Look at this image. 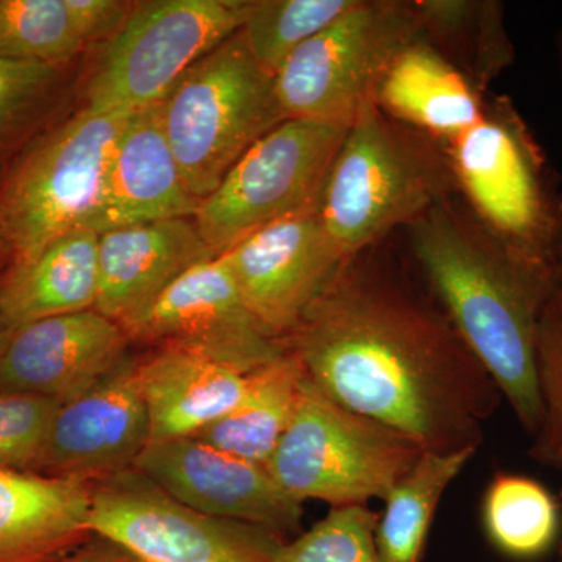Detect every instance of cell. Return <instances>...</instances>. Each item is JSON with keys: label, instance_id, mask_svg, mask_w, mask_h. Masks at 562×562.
<instances>
[{"label": "cell", "instance_id": "obj_1", "mask_svg": "<svg viewBox=\"0 0 562 562\" xmlns=\"http://www.w3.org/2000/svg\"><path fill=\"white\" fill-rule=\"evenodd\" d=\"M284 346L322 394L424 452L479 449L503 398L427 284L373 247L342 262Z\"/></svg>", "mask_w": 562, "mask_h": 562}, {"label": "cell", "instance_id": "obj_2", "mask_svg": "<svg viewBox=\"0 0 562 562\" xmlns=\"http://www.w3.org/2000/svg\"><path fill=\"white\" fill-rule=\"evenodd\" d=\"M457 198L406 227L414 261L517 420L536 436L543 417L539 322L560 279L506 250Z\"/></svg>", "mask_w": 562, "mask_h": 562}, {"label": "cell", "instance_id": "obj_3", "mask_svg": "<svg viewBox=\"0 0 562 562\" xmlns=\"http://www.w3.org/2000/svg\"><path fill=\"white\" fill-rule=\"evenodd\" d=\"M458 195L449 151L368 102L347 128L322 191L319 213L344 260Z\"/></svg>", "mask_w": 562, "mask_h": 562}, {"label": "cell", "instance_id": "obj_4", "mask_svg": "<svg viewBox=\"0 0 562 562\" xmlns=\"http://www.w3.org/2000/svg\"><path fill=\"white\" fill-rule=\"evenodd\" d=\"M162 131L199 201L284 120L276 74L255 60L241 31L191 66L158 103Z\"/></svg>", "mask_w": 562, "mask_h": 562}, {"label": "cell", "instance_id": "obj_5", "mask_svg": "<svg viewBox=\"0 0 562 562\" xmlns=\"http://www.w3.org/2000/svg\"><path fill=\"white\" fill-rule=\"evenodd\" d=\"M446 146L469 213L506 250L558 277L553 236L562 199L542 147L514 103L490 99L479 124Z\"/></svg>", "mask_w": 562, "mask_h": 562}, {"label": "cell", "instance_id": "obj_6", "mask_svg": "<svg viewBox=\"0 0 562 562\" xmlns=\"http://www.w3.org/2000/svg\"><path fill=\"white\" fill-rule=\"evenodd\" d=\"M132 113L83 109L36 140L0 188V238L13 268L90 227L114 146Z\"/></svg>", "mask_w": 562, "mask_h": 562}, {"label": "cell", "instance_id": "obj_7", "mask_svg": "<svg viewBox=\"0 0 562 562\" xmlns=\"http://www.w3.org/2000/svg\"><path fill=\"white\" fill-rule=\"evenodd\" d=\"M422 453L402 432L344 408L305 376L290 425L266 468L294 501L341 508L384 501Z\"/></svg>", "mask_w": 562, "mask_h": 562}, {"label": "cell", "instance_id": "obj_8", "mask_svg": "<svg viewBox=\"0 0 562 562\" xmlns=\"http://www.w3.org/2000/svg\"><path fill=\"white\" fill-rule=\"evenodd\" d=\"M420 40L414 0H358L276 72L284 120L349 128L384 74Z\"/></svg>", "mask_w": 562, "mask_h": 562}, {"label": "cell", "instance_id": "obj_9", "mask_svg": "<svg viewBox=\"0 0 562 562\" xmlns=\"http://www.w3.org/2000/svg\"><path fill=\"white\" fill-rule=\"evenodd\" d=\"M250 0H143L106 43L87 85L92 111L158 105L191 66L241 31Z\"/></svg>", "mask_w": 562, "mask_h": 562}, {"label": "cell", "instance_id": "obj_10", "mask_svg": "<svg viewBox=\"0 0 562 562\" xmlns=\"http://www.w3.org/2000/svg\"><path fill=\"white\" fill-rule=\"evenodd\" d=\"M347 128L286 120L244 154L194 222L216 257L273 222L317 209Z\"/></svg>", "mask_w": 562, "mask_h": 562}, {"label": "cell", "instance_id": "obj_11", "mask_svg": "<svg viewBox=\"0 0 562 562\" xmlns=\"http://www.w3.org/2000/svg\"><path fill=\"white\" fill-rule=\"evenodd\" d=\"M88 530L139 562H272L286 542L198 512L136 468L90 482Z\"/></svg>", "mask_w": 562, "mask_h": 562}, {"label": "cell", "instance_id": "obj_12", "mask_svg": "<svg viewBox=\"0 0 562 562\" xmlns=\"http://www.w3.org/2000/svg\"><path fill=\"white\" fill-rule=\"evenodd\" d=\"M124 330L131 341L194 351L244 373L286 350L249 312L222 257L181 273Z\"/></svg>", "mask_w": 562, "mask_h": 562}, {"label": "cell", "instance_id": "obj_13", "mask_svg": "<svg viewBox=\"0 0 562 562\" xmlns=\"http://www.w3.org/2000/svg\"><path fill=\"white\" fill-rule=\"evenodd\" d=\"M220 257L255 319L283 344L347 261L319 206L273 222Z\"/></svg>", "mask_w": 562, "mask_h": 562}, {"label": "cell", "instance_id": "obj_14", "mask_svg": "<svg viewBox=\"0 0 562 562\" xmlns=\"http://www.w3.org/2000/svg\"><path fill=\"white\" fill-rule=\"evenodd\" d=\"M133 468L209 516L254 525L284 541L301 535L303 503L281 490L266 465L194 436L150 441Z\"/></svg>", "mask_w": 562, "mask_h": 562}, {"label": "cell", "instance_id": "obj_15", "mask_svg": "<svg viewBox=\"0 0 562 562\" xmlns=\"http://www.w3.org/2000/svg\"><path fill=\"white\" fill-rule=\"evenodd\" d=\"M150 439L138 360L125 357L90 390L60 403L36 473L90 483L133 468Z\"/></svg>", "mask_w": 562, "mask_h": 562}, {"label": "cell", "instance_id": "obj_16", "mask_svg": "<svg viewBox=\"0 0 562 562\" xmlns=\"http://www.w3.org/2000/svg\"><path fill=\"white\" fill-rule=\"evenodd\" d=\"M128 342L124 327L98 310L22 325L0 351V391L68 402L113 371Z\"/></svg>", "mask_w": 562, "mask_h": 562}, {"label": "cell", "instance_id": "obj_17", "mask_svg": "<svg viewBox=\"0 0 562 562\" xmlns=\"http://www.w3.org/2000/svg\"><path fill=\"white\" fill-rule=\"evenodd\" d=\"M199 206L162 131L158 105L132 113L111 154L92 231L194 220Z\"/></svg>", "mask_w": 562, "mask_h": 562}, {"label": "cell", "instance_id": "obj_18", "mask_svg": "<svg viewBox=\"0 0 562 562\" xmlns=\"http://www.w3.org/2000/svg\"><path fill=\"white\" fill-rule=\"evenodd\" d=\"M213 257L194 220L147 222L99 233L95 310L124 327L181 273Z\"/></svg>", "mask_w": 562, "mask_h": 562}, {"label": "cell", "instance_id": "obj_19", "mask_svg": "<svg viewBox=\"0 0 562 562\" xmlns=\"http://www.w3.org/2000/svg\"><path fill=\"white\" fill-rule=\"evenodd\" d=\"M90 483L0 469V562H54L91 538Z\"/></svg>", "mask_w": 562, "mask_h": 562}, {"label": "cell", "instance_id": "obj_20", "mask_svg": "<svg viewBox=\"0 0 562 562\" xmlns=\"http://www.w3.org/2000/svg\"><path fill=\"white\" fill-rule=\"evenodd\" d=\"M247 375L177 347H161L146 360H138L150 441L198 436L238 405Z\"/></svg>", "mask_w": 562, "mask_h": 562}, {"label": "cell", "instance_id": "obj_21", "mask_svg": "<svg viewBox=\"0 0 562 562\" xmlns=\"http://www.w3.org/2000/svg\"><path fill=\"white\" fill-rule=\"evenodd\" d=\"M383 113L443 144L482 120L484 92L425 41L395 58L375 94Z\"/></svg>", "mask_w": 562, "mask_h": 562}, {"label": "cell", "instance_id": "obj_22", "mask_svg": "<svg viewBox=\"0 0 562 562\" xmlns=\"http://www.w3.org/2000/svg\"><path fill=\"white\" fill-rule=\"evenodd\" d=\"M99 233L80 227L49 244L0 284V310L13 330L31 322L95 310Z\"/></svg>", "mask_w": 562, "mask_h": 562}, {"label": "cell", "instance_id": "obj_23", "mask_svg": "<svg viewBox=\"0 0 562 562\" xmlns=\"http://www.w3.org/2000/svg\"><path fill=\"white\" fill-rule=\"evenodd\" d=\"M305 376L297 357L284 350L249 372L238 405L194 438L243 460L268 464L290 425Z\"/></svg>", "mask_w": 562, "mask_h": 562}, {"label": "cell", "instance_id": "obj_24", "mask_svg": "<svg viewBox=\"0 0 562 562\" xmlns=\"http://www.w3.org/2000/svg\"><path fill=\"white\" fill-rule=\"evenodd\" d=\"M420 40L486 92L516 60L497 0H414Z\"/></svg>", "mask_w": 562, "mask_h": 562}, {"label": "cell", "instance_id": "obj_25", "mask_svg": "<svg viewBox=\"0 0 562 562\" xmlns=\"http://www.w3.org/2000/svg\"><path fill=\"white\" fill-rule=\"evenodd\" d=\"M476 449L424 452L384 497L375 532L380 562H420L443 492Z\"/></svg>", "mask_w": 562, "mask_h": 562}, {"label": "cell", "instance_id": "obj_26", "mask_svg": "<svg viewBox=\"0 0 562 562\" xmlns=\"http://www.w3.org/2000/svg\"><path fill=\"white\" fill-rule=\"evenodd\" d=\"M69 66L0 60V188L63 120Z\"/></svg>", "mask_w": 562, "mask_h": 562}, {"label": "cell", "instance_id": "obj_27", "mask_svg": "<svg viewBox=\"0 0 562 562\" xmlns=\"http://www.w3.org/2000/svg\"><path fill=\"white\" fill-rule=\"evenodd\" d=\"M484 532L503 557L535 561L549 553L561 531L560 506L530 476L497 472L484 492Z\"/></svg>", "mask_w": 562, "mask_h": 562}, {"label": "cell", "instance_id": "obj_28", "mask_svg": "<svg viewBox=\"0 0 562 562\" xmlns=\"http://www.w3.org/2000/svg\"><path fill=\"white\" fill-rule=\"evenodd\" d=\"M358 0H250L241 29L255 60L276 74L306 41L330 27Z\"/></svg>", "mask_w": 562, "mask_h": 562}, {"label": "cell", "instance_id": "obj_29", "mask_svg": "<svg viewBox=\"0 0 562 562\" xmlns=\"http://www.w3.org/2000/svg\"><path fill=\"white\" fill-rule=\"evenodd\" d=\"M83 49L65 0H0V60L70 66Z\"/></svg>", "mask_w": 562, "mask_h": 562}, {"label": "cell", "instance_id": "obj_30", "mask_svg": "<svg viewBox=\"0 0 562 562\" xmlns=\"http://www.w3.org/2000/svg\"><path fill=\"white\" fill-rule=\"evenodd\" d=\"M379 520L369 505L331 508L308 531L284 542L272 562H380Z\"/></svg>", "mask_w": 562, "mask_h": 562}, {"label": "cell", "instance_id": "obj_31", "mask_svg": "<svg viewBox=\"0 0 562 562\" xmlns=\"http://www.w3.org/2000/svg\"><path fill=\"white\" fill-rule=\"evenodd\" d=\"M536 366L543 417L531 457L547 464L562 465V280L539 322Z\"/></svg>", "mask_w": 562, "mask_h": 562}, {"label": "cell", "instance_id": "obj_32", "mask_svg": "<svg viewBox=\"0 0 562 562\" xmlns=\"http://www.w3.org/2000/svg\"><path fill=\"white\" fill-rule=\"evenodd\" d=\"M60 403L25 392L0 391V469L38 471L47 432Z\"/></svg>", "mask_w": 562, "mask_h": 562}, {"label": "cell", "instance_id": "obj_33", "mask_svg": "<svg viewBox=\"0 0 562 562\" xmlns=\"http://www.w3.org/2000/svg\"><path fill=\"white\" fill-rule=\"evenodd\" d=\"M77 35L85 46L109 43L135 5L128 0H65Z\"/></svg>", "mask_w": 562, "mask_h": 562}, {"label": "cell", "instance_id": "obj_34", "mask_svg": "<svg viewBox=\"0 0 562 562\" xmlns=\"http://www.w3.org/2000/svg\"><path fill=\"white\" fill-rule=\"evenodd\" d=\"M54 562H139L131 553L99 536H91L83 546L68 557Z\"/></svg>", "mask_w": 562, "mask_h": 562}, {"label": "cell", "instance_id": "obj_35", "mask_svg": "<svg viewBox=\"0 0 562 562\" xmlns=\"http://www.w3.org/2000/svg\"><path fill=\"white\" fill-rule=\"evenodd\" d=\"M553 265L557 269L558 279L562 280V201L560 210H558L557 227H554Z\"/></svg>", "mask_w": 562, "mask_h": 562}, {"label": "cell", "instance_id": "obj_36", "mask_svg": "<svg viewBox=\"0 0 562 562\" xmlns=\"http://www.w3.org/2000/svg\"><path fill=\"white\" fill-rule=\"evenodd\" d=\"M11 268H13V262H11L9 250H7L5 243L0 238V284L9 277Z\"/></svg>", "mask_w": 562, "mask_h": 562}, {"label": "cell", "instance_id": "obj_37", "mask_svg": "<svg viewBox=\"0 0 562 562\" xmlns=\"http://www.w3.org/2000/svg\"><path fill=\"white\" fill-rule=\"evenodd\" d=\"M11 333H13V328L10 327L9 321H7L2 310H0V351H2L7 341H9Z\"/></svg>", "mask_w": 562, "mask_h": 562}, {"label": "cell", "instance_id": "obj_38", "mask_svg": "<svg viewBox=\"0 0 562 562\" xmlns=\"http://www.w3.org/2000/svg\"><path fill=\"white\" fill-rule=\"evenodd\" d=\"M558 58H560V68L562 72V29L560 35H558Z\"/></svg>", "mask_w": 562, "mask_h": 562}, {"label": "cell", "instance_id": "obj_39", "mask_svg": "<svg viewBox=\"0 0 562 562\" xmlns=\"http://www.w3.org/2000/svg\"><path fill=\"white\" fill-rule=\"evenodd\" d=\"M561 498H562V491H561ZM558 562H562V535H561L560 543H558Z\"/></svg>", "mask_w": 562, "mask_h": 562}]
</instances>
